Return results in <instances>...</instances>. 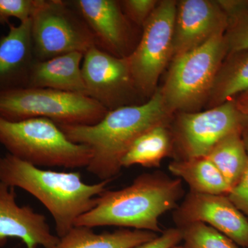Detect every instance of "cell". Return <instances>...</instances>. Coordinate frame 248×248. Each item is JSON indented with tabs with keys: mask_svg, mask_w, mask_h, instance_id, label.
Listing matches in <instances>:
<instances>
[{
	"mask_svg": "<svg viewBox=\"0 0 248 248\" xmlns=\"http://www.w3.org/2000/svg\"><path fill=\"white\" fill-rule=\"evenodd\" d=\"M173 116L157 89L148 102L108 111L94 125H58L70 141L91 148L93 156L87 170L101 181H112L138 138L155 127L170 125Z\"/></svg>",
	"mask_w": 248,
	"mask_h": 248,
	"instance_id": "1",
	"label": "cell"
},
{
	"mask_svg": "<svg viewBox=\"0 0 248 248\" xmlns=\"http://www.w3.org/2000/svg\"><path fill=\"white\" fill-rule=\"evenodd\" d=\"M182 180L161 172L143 173L130 185L106 190L95 206L77 219L75 226H116L161 233L159 218L178 206L184 195Z\"/></svg>",
	"mask_w": 248,
	"mask_h": 248,
	"instance_id": "2",
	"label": "cell"
},
{
	"mask_svg": "<svg viewBox=\"0 0 248 248\" xmlns=\"http://www.w3.org/2000/svg\"><path fill=\"white\" fill-rule=\"evenodd\" d=\"M0 182L27 191L51 214L57 236L61 238L79 217L92 210L110 180L83 182L79 172L42 170L8 153L0 157Z\"/></svg>",
	"mask_w": 248,
	"mask_h": 248,
	"instance_id": "3",
	"label": "cell"
},
{
	"mask_svg": "<svg viewBox=\"0 0 248 248\" xmlns=\"http://www.w3.org/2000/svg\"><path fill=\"white\" fill-rule=\"evenodd\" d=\"M0 143L37 167L86 169L93 156L89 146L70 141L58 124L41 117L11 122L0 117Z\"/></svg>",
	"mask_w": 248,
	"mask_h": 248,
	"instance_id": "4",
	"label": "cell"
},
{
	"mask_svg": "<svg viewBox=\"0 0 248 248\" xmlns=\"http://www.w3.org/2000/svg\"><path fill=\"white\" fill-rule=\"evenodd\" d=\"M228 55L224 34L173 59L162 86L158 87L171 113L199 112L207 104L214 81Z\"/></svg>",
	"mask_w": 248,
	"mask_h": 248,
	"instance_id": "5",
	"label": "cell"
},
{
	"mask_svg": "<svg viewBox=\"0 0 248 248\" xmlns=\"http://www.w3.org/2000/svg\"><path fill=\"white\" fill-rule=\"evenodd\" d=\"M108 110L92 98L58 90L24 87L0 92V117L11 122L48 119L58 125H94Z\"/></svg>",
	"mask_w": 248,
	"mask_h": 248,
	"instance_id": "6",
	"label": "cell"
},
{
	"mask_svg": "<svg viewBox=\"0 0 248 248\" xmlns=\"http://www.w3.org/2000/svg\"><path fill=\"white\" fill-rule=\"evenodd\" d=\"M31 37L35 61L79 52L96 45L92 31L68 1L39 0L31 17Z\"/></svg>",
	"mask_w": 248,
	"mask_h": 248,
	"instance_id": "7",
	"label": "cell"
},
{
	"mask_svg": "<svg viewBox=\"0 0 248 248\" xmlns=\"http://www.w3.org/2000/svg\"><path fill=\"white\" fill-rule=\"evenodd\" d=\"M248 117L236 107L235 99L206 110L178 112L170 124L174 160L206 157L222 139L242 132Z\"/></svg>",
	"mask_w": 248,
	"mask_h": 248,
	"instance_id": "8",
	"label": "cell"
},
{
	"mask_svg": "<svg viewBox=\"0 0 248 248\" xmlns=\"http://www.w3.org/2000/svg\"><path fill=\"white\" fill-rule=\"evenodd\" d=\"M177 1L162 0L145 23L138 45L128 57L134 82L141 97L151 98L172 60Z\"/></svg>",
	"mask_w": 248,
	"mask_h": 248,
	"instance_id": "9",
	"label": "cell"
},
{
	"mask_svg": "<svg viewBox=\"0 0 248 248\" xmlns=\"http://www.w3.org/2000/svg\"><path fill=\"white\" fill-rule=\"evenodd\" d=\"M88 96L108 110L135 105L139 93L128 57L117 58L97 46L84 54L81 65Z\"/></svg>",
	"mask_w": 248,
	"mask_h": 248,
	"instance_id": "10",
	"label": "cell"
},
{
	"mask_svg": "<svg viewBox=\"0 0 248 248\" xmlns=\"http://www.w3.org/2000/svg\"><path fill=\"white\" fill-rule=\"evenodd\" d=\"M177 227L202 222L226 235L235 244L248 248V219L228 195L189 192L173 213Z\"/></svg>",
	"mask_w": 248,
	"mask_h": 248,
	"instance_id": "11",
	"label": "cell"
},
{
	"mask_svg": "<svg viewBox=\"0 0 248 248\" xmlns=\"http://www.w3.org/2000/svg\"><path fill=\"white\" fill-rule=\"evenodd\" d=\"M92 31L96 45L117 57L127 58L136 47L132 22L120 1L74 0L68 1Z\"/></svg>",
	"mask_w": 248,
	"mask_h": 248,
	"instance_id": "12",
	"label": "cell"
},
{
	"mask_svg": "<svg viewBox=\"0 0 248 248\" xmlns=\"http://www.w3.org/2000/svg\"><path fill=\"white\" fill-rule=\"evenodd\" d=\"M228 17L215 0L177 1L173 35L172 60L225 34Z\"/></svg>",
	"mask_w": 248,
	"mask_h": 248,
	"instance_id": "13",
	"label": "cell"
},
{
	"mask_svg": "<svg viewBox=\"0 0 248 248\" xmlns=\"http://www.w3.org/2000/svg\"><path fill=\"white\" fill-rule=\"evenodd\" d=\"M15 187L0 182V247L9 238L22 240L27 248H55L60 238L50 231L46 217L29 205H18Z\"/></svg>",
	"mask_w": 248,
	"mask_h": 248,
	"instance_id": "14",
	"label": "cell"
},
{
	"mask_svg": "<svg viewBox=\"0 0 248 248\" xmlns=\"http://www.w3.org/2000/svg\"><path fill=\"white\" fill-rule=\"evenodd\" d=\"M6 35L0 37V92L27 87L35 62L31 37V19L16 26L9 24Z\"/></svg>",
	"mask_w": 248,
	"mask_h": 248,
	"instance_id": "15",
	"label": "cell"
},
{
	"mask_svg": "<svg viewBox=\"0 0 248 248\" xmlns=\"http://www.w3.org/2000/svg\"><path fill=\"white\" fill-rule=\"evenodd\" d=\"M83 58L82 53L73 52L45 61H35L31 68L27 87L58 90L88 96L81 71Z\"/></svg>",
	"mask_w": 248,
	"mask_h": 248,
	"instance_id": "16",
	"label": "cell"
},
{
	"mask_svg": "<svg viewBox=\"0 0 248 248\" xmlns=\"http://www.w3.org/2000/svg\"><path fill=\"white\" fill-rule=\"evenodd\" d=\"M93 228L74 226L60 238L55 248H135L158 236L151 231L121 228L109 232L97 233Z\"/></svg>",
	"mask_w": 248,
	"mask_h": 248,
	"instance_id": "17",
	"label": "cell"
},
{
	"mask_svg": "<svg viewBox=\"0 0 248 248\" xmlns=\"http://www.w3.org/2000/svg\"><path fill=\"white\" fill-rule=\"evenodd\" d=\"M248 91V50L228 53L216 77L207 108L224 104Z\"/></svg>",
	"mask_w": 248,
	"mask_h": 248,
	"instance_id": "18",
	"label": "cell"
},
{
	"mask_svg": "<svg viewBox=\"0 0 248 248\" xmlns=\"http://www.w3.org/2000/svg\"><path fill=\"white\" fill-rule=\"evenodd\" d=\"M169 170L189 186L190 192L224 195L231 192V187L221 173L207 157L173 160Z\"/></svg>",
	"mask_w": 248,
	"mask_h": 248,
	"instance_id": "19",
	"label": "cell"
},
{
	"mask_svg": "<svg viewBox=\"0 0 248 248\" xmlns=\"http://www.w3.org/2000/svg\"><path fill=\"white\" fill-rule=\"evenodd\" d=\"M174 143L170 125L155 127L142 135L130 148L122 161V168L140 165L159 167L166 157H172Z\"/></svg>",
	"mask_w": 248,
	"mask_h": 248,
	"instance_id": "20",
	"label": "cell"
},
{
	"mask_svg": "<svg viewBox=\"0 0 248 248\" xmlns=\"http://www.w3.org/2000/svg\"><path fill=\"white\" fill-rule=\"evenodd\" d=\"M206 157L216 166L232 188L242 177L248 164L242 132H235L222 139Z\"/></svg>",
	"mask_w": 248,
	"mask_h": 248,
	"instance_id": "21",
	"label": "cell"
},
{
	"mask_svg": "<svg viewBox=\"0 0 248 248\" xmlns=\"http://www.w3.org/2000/svg\"><path fill=\"white\" fill-rule=\"evenodd\" d=\"M177 228L186 248H239L226 235L202 222L186 223Z\"/></svg>",
	"mask_w": 248,
	"mask_h": 248,
	"instance_id": "22",
	"label": "cell"
},
{
	"mask_svg": "<svg viewBox=\"0 0 248 248\" xmlns=\"http://www.w3.org/2000/svg\"><path fill=\"white\" fill-rule=\"evenodd\" d=\"M228 26L224 34L228 54L248 50V5L228 16Z\"/></svg>",
	"mask_w": 248,
	"mask_h": 248,
	"instance_id": "23",
	"label": "cell"
},
{
	"mask_svg": "<svg viewBox=\"0 0 248 248\" xmlns=\"http://www.w3.org/2000/svg\"><path fill=\"white\" fill-rule=\"evenodd\" d=\"M39 0H0V24H9L11 18L20 22L31 19Z\"/></svg>",
	"mask_w": 248,
	"mask_h": 248,
	"instance_id": "24",
	"label": "cell"
},
{
	"mask_svg": "<svg viewBox=\"0 0 248 248\" xmlns=\"http://www.w3.org/2000/svg\"><path fill=\"white\" fill-rule=\"evenodd\" d=\"M157 0H124L121 7L129 20L138 27H143L159 4Z\"/></svg>",
	"mask_w": 248,
	"mask_h": 248,
	"instance_id": "25",
	"label": "cell"
},
{
	"mask_svg": "<svg viewBox=\"0 0 248 248\" xmlns=\"http://www.w3.org/2000/svg\"><path fill=\"white\" fill-rule=\"evenodd\" d=\"M242 138L248 156V124L243 130ZM228 197L248 219V164L242 177L231 189Z\"/></svg>",
	"mask_w": 248,
	"mask_h": 248,
	"instance_id": "26",
	"label": "cell"
},
{
	"mask_svg": "<svg viewBox=\"0 0 248 248\" xmlns=\"http://www.w3.org/2000/svg\"><path fill=\"white\" fill-rule=\"evenodd\" d=\"M182 241V234L179 228H169L163 231L155 239L135 248H172Z\"/></svg>",
	"mask_w": 248,
	"mask_h": 248,
	"instance_id": "27",
	"label": "cell"
},
{
	"mask_svg": "<svg viewBox=\"0 0 248 248\" xmlns=\"http://www.w3.org/2000/svg\"><path fill=\"white\" fill-rule=\"evenodd\" d=\"M235 102L238 109L248 117V91L235 98Z\"/></svg>",
	"mask_w": 248,
	"mask_h": 248,
	"instance_id": "28",
	"label": "cell"
},
{
	"mask_svg": "<svg viewBox=\"0 0 248 248\" xmlns=\"http://www.w3.org/2000/svg\"><path fill=\"white\" fill-rule=\"evenodd\" d=\"M172 248H186L184 247V246H174V247H172Z\"/></svg>",
	"mask_w": 248,
	"mask_h": 248,
	"instance_id": "29",
	"label": "cell"
},
{
	"mask_svg": "<svg viewBox=\"0 0 248 248\" xmlns=\"http://www.w3.org/2000/svg\"></svg>",
	"mask_w": 248,
	"mask_h": 248,
	"instance_id": "30",
	"label": "cell"
}]
</instances>
